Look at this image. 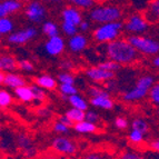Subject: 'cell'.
Instances as JSON below:
<instances>
[{"label":"cell","mask_w":159,"mask_h":159,"mask_svg":"<svg viewBox=\"0 0 159 159\" xmlns=\"http://www.w3.org/2000/svg\"><path fill=\"white\" fill-rule=\"evenodd\" d=\"M106 55L109 60L118 65H131L138 60V51L128 41V39H118L106 43Z\"/></svg>","instance_id":"6da1fadb"},{"label":"cell","mask_w":159,"mask_h":159,"mask_svg":"<svg viewBox=\"0 0 159 159\" xmlns=\"http://www.w3.org/2000/svg\"><path fill=\"white\" fill-rule=\"evenodd\" d=\"M155 84V78L150 75H143L136 81V85L130 90L126 91L122 95V99L126 102H136L146 98L149 93L150 88Z\"/></svg>","instance_id":"7a4b0ae2"},{"label":"cell","mask_w":159,"mask_h":159,"mask_svg":"<svg viewBox=\"0 0 159 159\" xmlns=\"http://www.w3.org/2000/svg\"><path fill=\"white\" fill-rule=\"evenodd\" d=\"M122 29H124V24L120 21L100 24L93 30V37L99 43H108L118 39Z\"/></svg>","instance_id":"3957f363"},{"label":"cell","mask_w":159,"mask_h":159,"mask_svg":"<svg viewBox=\"0 0 159 159\" xmlns=\"http://www.w3.org/2000/svg\"><path fill=\"white\" fill-rule=\"evenodd\" d=\"M122 17V11L119 7L111 5L97 6L93 7L89 13V18L97 24H106V22L119 21Z\"/></svg>","instance_id":"277c9868"},{"label":"cell","mask_w":159,"mask_h":159,"mask_svg":"<svg viewBox=\"0 0 159 159\" xmlns=\"http://www.w3.org/2000/svg\"><path fill=\"white\" fill-rule=\"evenodd\" d=\"M127 39L138 53L145 56H156L159 53V43L152 38L143 37L140 34H131Z\"/></svg>","instance_id":"5b68a950"},{"label":"cell","mask_w":159,"mask_h":159,"mask_svg":"<svg viewBox=\"0 0 159 159\" xmlns=\"http://www.w3.org/2000/svg\"><path fill=\"white\" fill-rule=\"evenodd\" d=\"M25 16L30 22L40 24L47 17V9L41 0H30L24 9Z\"/></svg>","instance_id":"8992f818"},{"label":"cell","mask_w":159,"mask_h":159,"mask_svg":"<svg viewBox=\"0 0 159 159\" xmlns=\"http://www.w3.org/2000/svg\"><path fill=\"white\" fill-rule=\"evenodd\" d=\"M124 28L130 34H141L148 30L149 22L143 17V13L135 12L128 16L127 20L124 25Z\"/></svg>","instance_id":"52a82bcc"},{"label":"cell","mask_w":159,"mask_h":159,"mask_svg":"<svg viewBox=\"0 0 159 159\" xmlns=\"http://www.w3.org/2000/svg\"><path fill=\"white\" fill-rule=\"evenodd\" d=\"M51 149L57 154L72 156L77 152L78 147L77 143L71 139H69L65 136H58L51 140Z\"/></svg>","instance_id":"ba28073f"},{"label":"cell","mask_w":159,"mask_h":159,"mask_svg":"<svg viewBox=\"0 0 159 159\" xmlns=\"http://www.w3.org/2000/svg\"><path fill=\"white\" fill-rule=\"evenodd\" d=\"M16 143H17V147L21 154L24 155L26 158L31 159L34 158L37 156V147L34 146V140L31 139L28 134L26 133H19L16 135Z\"/></svg>","instance_id":"9c48e42d"},{"label":"cell","mask_w":159,"mask_h":159,"mask_svg":"<svg viewBox=\"0 0 159 159\" xmlns=\"http://www.w3.org/2000/svg\"><path fill=\"white\" fill-rule=\"evenodd\" d=\"M38 36V30L34 27H27L25 29L18 30L16 32H11L8 36V41L12 45H24L29 43Z\"/></svg>","instance_id":"30bf717a"},{"label":"cell","mask_w":159,"mask_h":159,"mask_svg":"<svg viewBox=\"0 0 159 159\" xmlns=\"http://www.w3.org/2000/svg\"><path fill=\"white\" fill-rule=\"evenodd\" d=\"M85 74L88 79H90L91 81L96 82V84L107 82L108 80L114 79L115 77L114 71H109V70H106V69L101 68L99 66L89 67V68L86 69Z\"/></svg>","instance_id":"8fae6325"},{"label":"cell","mask_w":159,"mask_h":159,"mask_svg":"<svg viewBox=\"0 0 159 159\" xmlns=\"http://www.w3.org/2000/svg\"><path fill=\"white\" fill-rule=\"evenodd\" d=\"M65 48H66V43H65L64 38L59 34L48 38L43 45V49H45L46 53L51 57L60 56L65 51Z\"/></svg>","instance_id":"7c38bea8"},{"label":"cell","mask_w":159,"mask_h":159,"mask_svg":"<svg viewBox=\"0 0 159 159\" xmlns=\"http://www.w3.org/2000/svg\"><path fill=\"white\" fill-rule=\"evenodd\" d=\"M61 20L64 22L72 24L78 27L80 22L82 21L81 11L74 6H67L61 10Z\"/></svg>","instance_id":"4fadbf2b"},{"label":"cell","mask_w":159,"mask_h":159,"mask_svg":"<svg viewBox=\"0 0 159 159\" xmlns=\"http://www.w3.org/2000/svg\"><path fill=\"white\" fill-rule=\"evenodd\" d=\"M22 9L20 0H2L0 1V18L9 17Z\"/></svg>","instance_id":"5bb4252c"},{"label":"cell","mask_w":159,"mask_h":159,"mask_svg":"<svg viewBox=\"0 0 159 159\" xmlns=\"http://www.w3.org/2000/svg\"><path fill=\"white\" fill-rule=\"evenodd\" d=\"M18 149L16 143V136L9 133L0 134V151L1 154H11Z\"/></svg>","instance_id":"9a60e30c"},{"label":"cell","mask_w":159,"mask_h":159,"mask_svg":"<svg viewBox=\"0 0 159 159\" xmlns=\"http://www.w3.org/2000/svg\"><path fill=\"white\" fill-rule=\"evenodd\" d=\"M88 46V39L85 34H76L71 37H69L68 40V48L69 50L72 52H81L87 48Z\"/></svg>","instance_id":"2e32d148"},{"label":"cell","mask_w":159,"mask_h":159,"mask_svg":"<svg viewBox=\"0 0 159 159\" xmlns=\"http://www.w3.org/2000/svg\"><path fill=\"white\" fill-rule=\"evenodd\" d=\"M143 15L149 24L159 22V0H150L143 9Z\"/></svg>","instance_id":"e0dca14e"},{"label":"cell","mask_w":159,"mask_h":159,"mask_svg":"<svg viewBox=\"0 0 159 159\" xmlns=\"http://www.w3.org/2000/svg\"><path fill=\"white\" fill-rule=\"evenodd\" d=\"M3 85L6 87L11 88V89H16L18 87L27 85L26 79L22 76L15 72H6L5 74V79H3Z\"/></svg>","instance_id":"ac0fdd59"},{"label":"cell","mask_w":159,"mask_h":159,"mask_svg":"<svg viewBox=\"0 0 159 159\" xmlns=\"http://www.w3.org/2000/svg\"><path fill=\"white\" fill-rule=\"evenodd\" d=\"M18 69V60L10 55H2L0 56V71L12 72Z\"/></svg>","instance_id":"d6986e66"},{"label":"cell","mask_w":159,"mask_h":159,"mask_svg":"<svg viewBox=\"0 0 159 159\" xmlns=\"http://www.w3.org/2000/svg\"><path fill=\"white\" fill-rule=\"evenodd\" d=\"M90 103L95 108L102 109V110H110L114 108V100L111 99L110 95L93 97L90 99Z\"/></svg>","instance_id":"ffe728a7"},{"label":"cell","mask_w":159,"mask_h":159,"mask_svg":"<svg viewBox=\"0 0 159 159\" xmlns=\"http://www.w3.org/2000/svg\"><path fill=\"white\" fill-rule=\"evenodd\" d=\"M15 90V96L18 100H20L21 102L29 103L34 101V93H32V89L30 86L25 85L21 87H18Z\"/></svg>","instance_id":"44dd1931"},{"label":"cell","mask_w":159,"mask_h":159,"mask_svg":"<svg viewBox=\"0 0 159 159\" xmlns=\"http://www.w3.org/2000/svg\"><path fill=\"white\" fill-rule=\"evenodd\" d=\"M36 85H38L45 90H53L57 87V80L50 75H40L36 78Z\"/></svg>","instance_id":"7402d4cb"},{"label":"cell","mask_w":159,"mask_h":159,"mask_svg":"<svg viewBox=\"0 0 159 159\" xmlns=\"http://www.w3.org/2000/svg\"><path fill=\"white\" fill-rule=\"evenodd\" d=\"M74 129L77 131L78 134H82V135H87V134H93L97 131V125L93 122L88 121V120L84 119L81 121L77 122L74 125Z\"/></svg>","instance_id":"603a6c76"},{"label":"cell","mask_w":159,"mask_h":159,"mask_svg":"<svg viewBox=\"0 0 159 159\" xmlns=\"http://www.w3.org/2000/svg\"><path fill=\"white\" fill-rule=\"evenodd\" d=\"M67 100L69 101L70 106L74 107V108L80 109V110H84V111L88 110V107H89L88 106V101L79 93H75V95L69 96Z\"/></svg>","instance_id":"cb8c5ba5"},{"label":"cell","mask_w":159,"mask_h":159,"mask_svg":"<svg viewBox=\"0 0 159 159\" xmlns=\"http://www.w3.org/2000/svg\"><path fill=\"white\" fill-rule=\"evenodd\" d=\"M65 116H66L69 120H71L75 125V124H77V122H79V121H81V120L85 119V111H84V110H80V109L71 107L70 109L67 110L66 114H65Z\"/></svg>","instance_id":"d4e9b609"},{"label":"cell","mask_w":159,"mask_h":159,"mask_svg":"<svg viewBox=\"0 0 159 159\" xmlns=\"http://www.w3.org/2000/svg\"><path fill=\"white\" fill-rule=\"evenodd\" d=\"M43 34L47 36L48 38L53 37V36H58L59 34V27L56 22L53 21H45L41 27Z\"/></svg>","instance_id":"484cf974"},{"label":"cell","mask_w":159,"mask_h":159,"mask_svg":"<svg viewBox=\"0 0 159 159\" xmlns=\"http://www.w3.org/2000/svg\"><path fill=\"white\" fill-rule=\"evenodd\" d=\"M15 24L9 17L0 18V34H10L13 31Z\"/></svg>","instance_id":"4316f807"},{"label":"cell","mask_w":159,"mask_h":159,"mask_svg":"<svg viewBox=\"0 0 159 159\" xmlns=\"http://www.w3.org/2000/svg\"><path fill=\"white\" fill-rule=\"evenodd\" d=\"M131 129L140 131L143 135H146L149 131V125L148 122L145 119H143V118H135L133 120V122H131Z\"/></svg>","instance_id":"83f0119b"},{"label":"cell","mask_w":159,"mask_h":159,"mask_svg":"<svg viewBox=\"0 0 159 159\" xmlns=\"http://www.w3.org/2000/svg\"><path fill=\"white\" fill-rule=\"evenodd\" d=\"M30 87H31L32 93H34V101H36L37 103H41V102H43V101H46V99H47V93H46L45 89H43L41 87L36 85V84L31 85Z\"/></svg>","instance_id":"f1b7e54d"},{"label":"cell","mask_w":159,"mask_h":159,"mask_svg":"<svg viewBox=\"0 0 159 159\" xmlns=\"http://www.w3.org/2000/svg\"><path fill=\"white\" fill-rule=\"evenodd\" d=\"M59 91H60L62 99H68L69 96L78 93L77 88H76L75 85H72V84H60V86H59Z\"/></svg>","instance_id":"f546056e"},{"label":"cell","mask_w":159,"mask_h":159,"mask_svg":"<svg viewBox=\"0 0 159 159\" xmlns=\"http://www.w3.org/2000/svg\"><path fill=\"white\" fill-rule=\"evenodd\" d=\"M13 97L6 89H0V109H6L11 106Z\"/></svg>","instance_id":"4dcf8cb0"},{"label":"cell","mask_w":159,"mask_h":159,"mask_svg":"<svg viewBox=\"0 0 159 159\" xmlns=\"http://www.w3.org/2000/svg\"><path fill=\"white\" fill-rule=\"evenodd\" d=\"M70 6H74L80 10H87L91 9L95 6V0H68Z\"/></svg>","instance_id":"1f68e13d"},{"label":"cell","mask_w":159,"mask_h":159,"mask_svg":"<svg viewBox=\"0 0 159 159\" xmlns=\"http://www.w3.org/2000/svg\"><path fill=\"white\" fill-rule=\"evenodd\" d=\"M128 139H129V141L133 143V145L138 146V145L143 143V141H145V135H143V133H140V131L131 129L130 133L128 134Z\"/></svg>","instance_id":"d6a6232c"},{"label":"cell","mask_w":159,"mask_h":159,"mask_svg":"<svg viewBox=\"0 0 159 159\" xmlns=\"http://www.w3.org/2000/svg\"><path fill=\"white\" fill-rule=\"evenodd\" d=\"M81 159H111L108 152L99 150H91L82 155Z\"/></svg>","instance_id":"836d02e7"},{"label":"cell","mask_w":159,"mask_h":159,"mask_svg":"<svg viewBox=\"0 0 159 159\" xmlns=\"http://www.w3.org/2000/svg\"><path fill=\"white\" fill-rule=\"evenodd\" d=\"M149 99L155 106L159 107V82H156L152 85V87L150 88L149 90Z\"/></svg>","instance_id":"e575fe53"},{"label":"cell","mask_w":159,"mask_h":159,"mask_svg":"<svg viewBox=\"0 0 159 159\" xmlns=\"http://www.w3.org/2000/svg\"><path fill=\"white\" fill-rule=\"evenodd\" d=\"M118 159H147V158L141 152H138L136 150H127V151H124Z\"/></svg>","instance_id":"d590c367"},{"label":"cell","mask_w":159,"mask_h":159,"mask_svg":"<svg viewBox=\"0 0 159 159\" xmlns=\"http://www.w3.org/2000/svg\"><path fill=\"white\" fill-rule=\"evenodd\" d=\"M61 30H62V32H64L65 34L71 37V36H74V34H76L78 32V27L72 24L61 21Z\"/></svg>","instance_id":"8d00e7d4"},{"label":"cell","mask_w":159,"mask_h":159,"mask_svg":"<svg viewBox=\"0 0 159 159\" xmlns=\"http://www.w3.org/2000/svg\"><path fill=\"white\" fill-rule=\"evenodd\" d=\"M57 80H58L60 84H72V85H75L76 78H75V76H72L70 72L62 71V72H60V74L58 75Z\"/></svg>","instance_id":"74e56055"},{"label":"cell","mask_w":159,"mask_h":159,"mask_svg":"<svg viewBox=\"0 0 159 159\" xmlns=\"http://www.w3.org/2000/svg\"><path fill=\"white\" fill-rule=\"evenodd\" d=\"M18 68L24 72H32L34 70V67L32 62L28 59H21L18 61Z\"/></svg>","instance_id":"f35d334b"},{"label":"cell","mask_w":159,"mask_h":159,"mask_svg":"<svg viewBox=\"0 0 159 159\" xmlns=\"http://www.w3.org/2000/svg\"><path fill=\"white\" fill-rule=\"evenodd\" d=\"M88 93L90 96L91 98L93 97H98V96H107V95H110V93L107 90H105L103 88L99 87V86H93V87L89 88V90H88Z\"/></svg>","instance_id":"ab89813d"},{"label":"cell","mask_w":159,"mask_h":159,"mask_svg":"<svg viewBox=\"0 0 159 159\" xmlns=\"http://www.w3.org/2000/svg\"><path fill=\"white\" fill-rule=\"evenodd\" d=\"M52 129L55 133L59 134V135H66V134L69 133V130H70V127H68L67 125L62 124L61 121L57 120L52 126Z\"/></svg>","instance_id":"60d3db41"},{"label":"cell","mask_w":159,"mask_h":159,"mask_svg":"<svg viewBox=\"0 0 159 159\" xmlns=\"http://www.w3.org/2000/svg\"><path fill=\"white\" fill-rule=\"evenodd\" d=\"M98 66L101 67V68H103V69H106V70L114 71V72L120 68V65H118L117 62H115V61H112V60H109V59H108V60H106V61H102V62H100Z\"/></svg>","instance_id":"b9f144b4"},{"label":"cell","mask_w":159,"mask_h":159,"mask_svg":"<svg viewBox=\"0 0 159 159\" xmlns=\"http://www.w3.org/2000/svg\"><path fill=\"white\" fill-rule=\"evenodd\" d=\"M128 126H129V122L124 117H117L116 119H115V127L118 128V129L125 130L128 128Z\"/></svg>","instance_id":"7bdbcfd3"},{"label":"cell","mask_w":159,"mask_h":159,"mask_svg":"<svg viewBox=\"0 0 159 159\" xmlns=\"http://www.w3.org/2000/svg\"><path fill=\"white\" fill-rule=\"evenodd\" d=\"M85 119L90 122H93V124H97L99 121V115L95 110H89L88 109L85 111Z\"/></svg>","instance_id":"ee69618b"},{"label":"cell","mask_w":159,"mask_h":159,"mask_svg":"<svg viewBox=\"0 0 159 159\" xmlns=\"http://www.w3.org/2000/svg\"><path fill=\"white\" fill-rule=\"evenodd\" d=\"M147 146H148L149 150L159 154V137L150 139V140L148 141V143H147Z\"/></svg>","instance_id":"f6af8a7d"},{"label":"cell","mask_w":159,"mask_h":159,"mask_svg":"<svg viewBox=\"0 0 159 159\" xmlns=\"http://www.w3.org/2000/svg\"><path fill=\"white\" fill-rule=\"evenodd\" d=\"M59 67H60V69L62 70V71H66V72L71 71L72 69H74V62H72L71 60H68V59H66V60H61Z\"/></svg>","instance_id":"bcb514c9"},{"label":"cell","mask_w":159,"mask_h":159,"mask_svg":"<svg viewBox=\"0 0 159 159\" xmlns=\"http://www.w3.org/2000/svg\"><path fill=\"white\" fill-rule=\"evenodd\" d=\"M37 115L41 118H48L51 115V112L47 107H40L37 109Z\"/></svg>","instance_id":"7dc6e473"},{"label":"cell","mask_w":159,"mask_h":159,"mask_svg":"<svg viewBox=\"0 0 159 159\" xmlns=\"http://www.w3.org/2000/svg\"><path fill=\"white\" fill-rule=\"evenodd\" d=\"M89 28H90V24H89V21H87V20H84L82 19V21L79 24V26H78V29H80L82 32H86L89 30Z\"/></svg>","instance_id":"c3c4849f"},{"label":"cell","mask_w":159,"mask_h":159,"mask_svg":"<svg viewBox=\"0 0 159 159\" xmlns=\"http://www.w3.org/2000/svg\"><path fill=\"white\" fill-rule=\"evenodd\" d=\"M58 120H59V121L62 122V124H65V125H67L68 127H70V128L74 127V122H72L71 120H69L68 118H67V117L65 116V115H64V116H60V117H59Z\"/></svg>","instance_id":"681fc988"},{"label":"cell","mask_w":159,"mask_h":159,"mask_svg":"<svg viewBox=\"0 0 159 159\" xmlns=\"http://www.w3.org/2000/svg\"><path fill=\"white\" fill-rule=\"evenodd\" d=\"M146 158L147 159H159V154H157V152H154V151H148L146 155Z\"/></svg>","instance_id":"f907efd6"},{"label":"cell","mask_w":159,"mask_h":159,"mask_svg":"<svg viewBox=\"0 0 159 159\" xmlns=\"http://www.w3.org/2000/svg\"><path fill=\"white\" fill-rule=\"evenodd\" d=\"M45 3H50V5H57V3H61L62 0H41Z\"/></svg>","instance_id":"816d5d0a"},{"label":"cell","mask_w":159,"mask_h":159,"mask_svg":"<svg viewBox=\"0 0 159 159\" xmlns=\"http://www.w3.org/2000/svg\"><path fill=\"white\" fill-rule=\"evenodd\" d=\"M152 65L157 68H159V55H156L152 59Z\"/></svg>","instance_id":"f5cc1de1"},{"label":"cell","mask_w":159,"mask_h":159,"mask_svg":"<svg viewBox=\"0 0 159 159\" xmlns=\"http://www.w3.org/2000/svg\"><path fill=\"white\" fill-rule=\"evenodd\" d=\"M3 79H5V72L0 71V85L3 84Z\"/></svg>","instance_id":"db71d44e"},{"label":"cell","mask_w":159,"mask_h":159,"mask_svg":"<svg viewBox=\"0 0 159 159\" xmlns=\"http://www.w3.org/2000/svg\"><path fill=\"white\" fill-rule=\"evenodd\" d=\"M0 159H2V154H1V151H0Z\"/></svg>","instance_id":"11a10c76"},{"label":"cell","mask_w":159,"mask_h":159,"mask_svg":"<svg viewBox=\"0 0 159 159\" xmlns=\"http://www.w3.org/2000/svg\"><path fill=\"white\" fill-rule=\"evenodd\" d=\"M157 115H158V117H159V107H158V110H157Z\"/></svg>","instance_id":"9f6ffc18"},{"label":"cell","mask_w":159,"mask_h":159,"mask_svg":"<svg viewBox=\"0 0 159 159\" xmlns=\"http://www.w3.org/2000/svg\"><path fill=\"white\" fill-rule=\"evenodd\" d=\"M0 134H1V128H0Z\"/></svg>","instance_id":"6f0895ef"},{"label":"cell","mask_w":159,"mask_h":159,"mask_svg":"<svg viewBox=\"0 0 159 159\" xmlns=\"http://www.w3.org/2000/svg\"><path fill=\"white\" fill-rule=\"evenodd\" d=\"M0 38H1V34H0Z\"/></svg>","instance_id":"680465c9"},{"label":"cell","mask_w":159,"mask_h":159,"mask_svg":"<svg viewBox=\"0 0 159 159\" xmlns=\"http://www.w3.org/2000/svg\"><path fill=\"white\" fill-rule=\"evenodd\" d=\"M51 159H53V158H51ZM55 159H56V158H55Z\"/></svg>","instance_id":"91938a15"},{"label":"cell","mask_w":159,"mask_h":159,"mask_svg":"<svg viewBox=\"0 0 159 159\" xmlns=\"http://www.w3.org/2000/svg\"><path fill=\"white\" fill-rule=\"evenodd\" d=\"M0 1H2V0H0Z\"/></svg>","instance_id":"94428289"}]
</instances>
